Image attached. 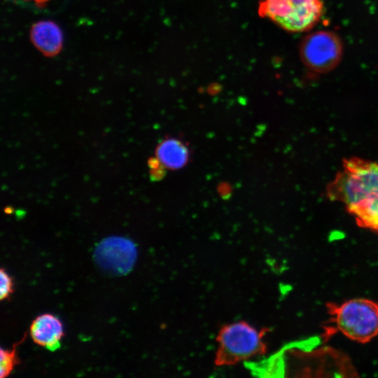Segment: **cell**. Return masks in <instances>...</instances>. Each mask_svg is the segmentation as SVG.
<instances>
[{
    "mask_svg": "<svg viewBox=\"0 0 378 378\" xmlns=\"http://www.w3.org/2000/svg\"><path fill=\"white\" fill-rule=\"evenodd\" d=\"M326 196L342 203L359 227L378 234V163L359 157L344 159L326 187Z\"/></svg>",
    "mask_w": 378,
    "mask_h": 378,
    "instance_id": "obj_1",
    "label": "cell"
},
{
    "mask_svg": "<svg viewBox=\"0 0 378 378\" xmlns=\"http://www.w3.org/2000/svg\"><path fill=\"white\" fill-rule=\"evenodd\" d=\"M327 310L336 330L354 341L366 343L378 335V303L356 298L328 303Z\"/></svg>",
    "mask_w": 378,
    "mask_h": 378,
    "instance_id": "obj_2",
    "label": "cell"
},
{
    "mask_svg": "<svg viewBox=\"0 0 378 378\" xmlns=\"http://www.w3.org/2000/svg\"><path fill=\"white\" fill-rule=\"evenodd\" d=\"M267 329L258 330L245 321L224 326L216 337L215 363L231 365L266 351L264 337Z\"/></svg>",
    "mask_w": 378,
    "mask_h": 378,
    "instance_id": "obj_3",
    "label": "cell"
},
{
    "mask_svg": "<svg viewBox=\"0 0 378 378\" xmlns=\"http://www.w3.org/2000/svg\"><path fill=\"white\" fill-rule=\"evenodd\" d=\"M321 0H261L258 13L291 32L310 30L323 15Z\"/></svg>",
    "mask_w": 378,
    "mask_h": 378,
    "instance_id": "obj_4",
    "label": "cell"
},
{
    "mask_svg": "<svg viewBox=\"0 0 378 378\" xmlns=\"http://www.w3.org/2000/svg\"><path fill=\"white\" fill-rule=\"evenodd\" d=\"M343 53L340 36L332 31L321 30L307 35L300 46V55L307 68L315 73L333 70L340 62Z\"/></svg>",
    "mask_w": 378,
    "mask_h": 378,
    "instance_id": "obj_5",
    "label": "cell"
},
{
    "mask_svg": "<svg viewBox=\"0 0 378 378\" xmlns=\"http://www.w3.org/2000/svg\"><path fill=\"white\" fill-rule=\"evenodd\" d=\"M95 255L97 262L102 267L122 274L133 267L136 250L134 244L125 238L111 237L99 245Z\"/></svg>",
    "mask_w": 378,
    "mask_h": 378,
    "instance_id": "obj_6",
    "label": "cell"
},
{
    "mask_svg": "<svg viewBox=\"0 0 378 378\" xmlns=\"http://www.w3.org/2000/svg\"><path fill=\"white\" fill-rule=\"evenodd\" d=\"M29 333L36 344L55 351L60 347L64 331L62 322L58 317L51 314H43L34 319Z\"/></svg>",
    "mask_w": 378,
    "mask_h": 378,
    "instance_id": "obj_7",
    "label": "cell"
},
{
    "mask_svg": "<svg viewBox=\"0 0 378 378\" xmlns=\"http://www.w3.org/2000/svg\"><path fill=\"white\" fill-rule=\"evenodd\" d=\"M155 155L164 168L176 170L188 164L190 150L188 146L179 138L167 137L158 144Z\"/></svg>",
    "mask_w": 378,
    "mask_h": 378,
    "instance_id": "obj_8",
    "label": "cell"
},
{
    "mask_svg": "<svg viewBox=\"0 0 378 378\" xmlns=\"http://www.w3.org/2000/svg\"><path fill=\"white\" fill-rule=\"evenodd\" d=\"M31 38L34 46L47 55L57 53L62 48L63 34L61 29L50 20L36 22L31 30Z\"/></svg>",
    "mask_w": 378,
    "mask_h": 378,
    "instance_id": "obj_9",
    "label": "cell"
},
{
    "mask_svg": "<svg viewBox=\"0 0 378 378\" xmlns=\"http://www.w3.org/2000/svg\"><path fill=\"white\" fill-rule=\"evenodd\" d=\"M26 335L19 342L14 344L11 349H4L1 348L0 350V377L4 378L8 377L15 365L20 363L16 355V347L22 343L25 339Z\"/></svg>",
    "mask_w": 378,
    "mask_h": 378,
    "instance_id": "obj_10",
    "label": "cell"
},
{
    "mask_svg": "<svg viewBox=\"0 0 378 378\" xmlns=\"http://www.w3.org/2000/svg\"><path fill=\"white\" fill-rule=\"evenodd\" d=\"M0 300H8L13 292V282L12 277L2 268L0 270Z\"/></svg>",
    "mask_w": 378,
    "mask_h": 378,
    "instance_id": "obj_11",
    "label": "cell"
},
{
    "mask_svg": "<svg viewBox=\"0 0 378 378\" xmlns=\"http://www.w3.org/2000/svg\"><path fill=\"white\" fill-rule=\"evenodd\" d=\"M37 1H44V0H37Z\"/></svg>",
    "mask_w": 378,
    "mask_h": 378,
    "instance_id": "obj_12",
    "label": "cell"
}]
</instances>
